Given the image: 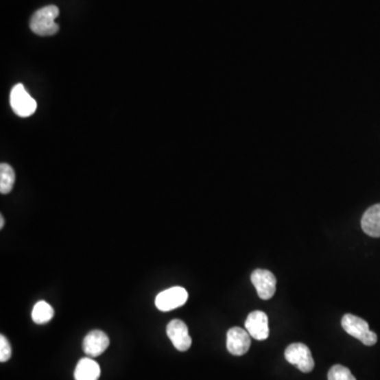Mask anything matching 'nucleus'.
<instances>
[{
    "label": "nucleus",
    "mask_w": 380,
    "mask_h": 380,
    "mask_svg": "<svg viewBox=\"0 0 380 380\" xmlns=\"http://www.w3.org/2000/svg\"><path fill=\"white\" fill-rule=\"evenodd\" d=\"M60 15V9L56 5H47L35 12L31 17L30 29L39 36H52L60 31V25L56 19Z\"/></svg>",
    "instance_id": "f257e3e1"
},
{
    "label": "nucleus",
    "mask_w": 380,
    "mask_h": 380,
    "mask_svg": "<svg viewBox=\"0 0 380 380\" xmlns=\"http://www.w3.org/2000/svg\"><path fill=\"white\" fill-rule=\"evenodd\" d=\"M342 325L348 335L358 339L366 346H374L377 342V335L370 330L368 322L360 317L352 314L344 315Z\"/></svg>",
    "instance_id": "f03ea898"
},
{
    "label": "nucleus",
    "mask_w": 380,
    "mask_h": 380,
    "mask_svg": "<svg viewBox=\"0 0 380 380\" xmlns=\"http://www.w3.org/2000/svg\"><path fill=\"white\" fill-rule=\"evenodd\" d=\"M10 103L15 115L21 117H31L36 111V101L31 97L21 84H17L12 89Z\"/></svg>",
    "instance_id": "7ed1b4c3"
},
{
    "label": "nucleus",
    "mask_w": 380,
    "mask_h": 380,
    "mask_svg": "<svg viewBox=\"0 0 380 380\" xmlns=\"http://www.w3.org/2000/svg\"><path fill=\"white\" fill-rule=\"evenodd\" d=\"M285 359L297 366L303 373H309L314 369L315 362L311 351L303 344H293L285 350Z\"/></svg>",
    "instance_id": "20e7f679"
},
{
    "label": "nucleus",
    "mask_w": 380,
    "mask_h": 380,
    "mask_svg": "<svg viewBox=\"0 0 380 380\" xmlns=\"http://www.w3.org/2000/svg\"><path fill=\"white\" fill-rule=\"evenodd\" d=\"M188 293L184 287H174L163 291L156 298V307L162 311H169L185 305Z\"/></svg>",
    "instance_id": "39448f33"
},
{
    "label": "nucleus",
    "mask_w": 380,
    "mask_h": 380,
    "mask_svg": "<svg viewBox=\"0 0 380 380\" xmlns=\"http://www.w3.org/2000/svg\"><path fill=\"white\" fill-rule=\"evenodd\" d=\"M252 284L256 287L257 293L263 300H268L276 293L277 280L272 272L266 270H256L252 274Z\"/></svg>",
    "instance_id": "423d86ee"
},
{
    "label": "nucleus",
    "mask_w": 380,
    "mask_h": 380,
    "mask_svg": "<svg viewBox=\"0 0 380 380\" xmlns=\"http://www.w3.org/2000/svg\"><path fill=\"white\" fill-rule=\"evenodd\" d=\"M167 336L169 337L170 342L174 344V348L180 352H185L191 346L193 340L188 333L187 325L185 322L179 319H174L168 323Z\"/></svg>",
    "instance_id": "0eeeda50"
},
{
    "label": "nucleus",
    "mask_w": 380,
    "mask_h": 380,
    "mask_svg": "<svg viewBox=\"0 0 380 380\" xmlns=\"http://www.w3.org/2000/svg\"><path fill=\"white\" fill-rule=\"evenodd\" d=\"M248 331L243 329L232 328L227 332L226 346L230 354L235 356H242L250 350L252 340Z\"/></svg>",
    "instance_id": "6e6552de"
},
{
    "label": "nucleus",
    "mask_w": 380,
    "mask_h": 380,
    "mask_svg": "<svg viewBox=\"0 0 380 380\" xmlns=\"http://www.w3.org/2000/svg\"><path fill=\"white\" fill-rule=\"evenodd\" d=\"M246 328L252 338L265 340L270 336L268 315L261 311H252L246 319Z\"/></svg>",
    "instance_id": "1a4fd4ad"
},
{
    "label": "nucleus",
    "mask_w": 380,
    "mask_h": 380,
    "mask_svg": "<svg viewBox=\"0 0 380 380\" xmlns=\"http://www.w3.org/2000/svg\"><path fill=\"white\" fill-rule=\"evenodd\" d=\"M109 344V337L103 331H91L84 339V352L90 357H97L107 350Z\"/></svg>",
    "instance_id": "9d476101"
},
{
    "label": "nucleus",
    "mask_w": 380,
    "mask_h": 380,
    "mask_svg": "<svg viewBox=\"0 0 380 380\" xmlns=\"http://www.w3.org/2000/svg\"><path fill=\"white\" fill-rule=\"evenodd\" d=\"M361 227L368 236L380 238V203L366 209L362 215Z\"/></svg>",
    "instance_id": "9b49d317"
},
{
    "label": "nucleus",
    "mask_w": 380,
    "mask_h": 380,
    "mask_svg": "<svg viewBox=\"0 0 380 380\" xmlns=\"http://www.w3.org/2000/svg\"><path fill=\"white\" fill-rule=\"evenodd\" d=\"M101 368L97 361L91 358H83L78 361L74 371L75 380H99Z\"/></svg>",
    "instance_id": "f8f14e48"
},
{
    "label": "nucleus",
    "mask_w": 380,
    "mask_h": 380,
    "mask_svg": "<svg viewBox=\"0 0 380 380\" xmlns=\"http://www.w3.org/2000/svg\"><path fill=\"white\" fill-rule=\"evenodd\" d=\"M54 316V309L46 301H39L33 307L32 320L37 324L49 322Z\"/></svg>",
    "instance_id": "ddd939ff"
},
{
    "label": "nucleus",
    "mask_w": 380,
    "mask_h": 380,
    "mask_svg": "<svg viewBox=\"0 0 380 380\" xmlns=\"http://www.w3.org/2000/svg\"><path fill=\"white\" fill-rule=\"evenodd\" d=\"M14 183V169L9 164L3 163L0 165V193H3V195H8L13 189Z\"/></svg>",
    "instance_id": "4468645a"
},
{
    "label": "nucleus",
    "mask_w": 380,
    "mask_h": 380,
    "mask_svg": "<svg viewBox=\"0 0 380 380\" xmlns=\"http://www.w3.org/2000/svg\"><path fill=\"white\" fill-rule=\"evenodd\" d=\"M328 378L329 380H356L352 372L342 364L332 366L329 371Z\"/></svg>",
    "instance_id": "2eb2a0df"
},
{
    "label": "nucleus",
    "mask_w": 380,
    "mask_h": 380,
    "mask_svg": "<svg viewBox=\"0 0 380 380\" xmlns=\"http://www.w3.org/2000/svg\"><path fill=\"white\" fill-rule=\"evenodd\" d=\"M11 344L3 335L0 336V361L5 362L11 358Z\"/></svg>",
    "instance_id": "dca6fc26"
},
{
    "label": "nucleus",
    "mask_w": 380,
    "mask_h": 380,
    "mask_svg": "<svg viewBox=\"0 0 380 380\" xmlns=\"http://www.w3.org/2000/svg\"><path fill=\"white\" fill-rule=\"evenodd\" d=\"M3 224H5V219H3V215L0 217V228H3Z\"/></svg>",
    "instance_id": "f3484780"
}]
</instances>
